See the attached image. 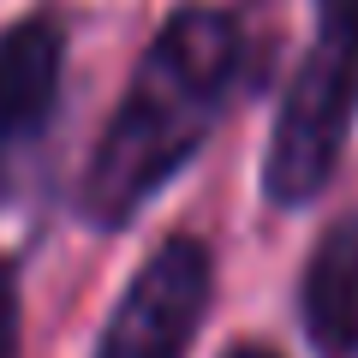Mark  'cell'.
Here are the masks:
<instances>
[{
	"instance_id": "6da1fadb",
	"label": "cell",
	"mask_w": 358,
	"mask_h": 358,
	"mask_svg": "<svg viewBox=\"0 0 358 358\" xmlns=\"http://www.w3.org/2000/svg\"><path fill=\"white\" fill-rule=\"evenodd\" d=\"M263 30L233 6H179L143 48L108 131L78 179V215L120 233L215 138L227 108L263 78Z\"/></svg>"
},
{
	"instance_id": "7a4b0ae2",
	"label": "cell",
	"mask_w": 358,
	"mask_h": 358,
	"mask_svg": "<svg viewBox=\"0 0 358 358\" xmlns=\"http://www.w3.org/2000/svg\"><path fill=\"white\" fill-rule=\"evenodd\" d=\"M358 120V0H317V36L281 96L263 155V197L275 209H305L341 173Z\"/></svg>"
},
{
	"instance_id": "3957f363",
	"label": "cell",
	"mask_w": 358,
	"mask_h": 358,
	"mask_svg": "<svg viewBox=\"0 0 358 358\" xmlns=\"http://www.w3.org/2000/svg\"><path fill=\"white\" fill-rule=\"evenodd\" d=\"M209 293H215L209 245L192 233L162 239L126 281L102 341H96V358H192V341L209 317Z\"/></svg>"
},
{
	"instance_id": "277c9868",
	"label": "cell",
	"mask_w": 358,
	"mask_h": 358,
	"mask_svg": "<svg viewBox=\"0 0 358 358\" xmlns=\"http://www.w3.org/2000/svg\"><path fill=\"white\" fill-rule=\"evenodd\" d=\"M66 72V24L48 13H30L0 30V197L13 192L24 155L42 143L60 102Z\"/></svg>"
},
{
	"instance_id": "5b68a950",
	"label": "cell",
	"mask_w": 358,
	"mask_h": 358,
	"mask_svg": "<svg viewBox=\"0 0 358 358\" xmlns=\"http://www.w3.org/2000/svg\"><path fill=\"white\" fill-rule=\"evenodd\" d=\"M299 322L322 358H358V203L310 245L299 275Z\"/></svg>"
},
{
	"instance_id": "8992f818",
	"label": "cell",
	"mask_w": 358,
	"mask_h": 358,
	"mask_svg": "<svg viewBox=\"0 0 358 358\" xmlns=\"http://www.w3.org/2000/svg\"><path fill=\"white\" fill-rule=\"evenodd\" d=\"M18 341H24V310H18V275H13V263L0 257V358H18Z\"/></svg>"
},
{
	"instance_id": "52a82bcc",
	"label": "cell",
	"mask_w": 358,
	"mask_h": 358,
	"mask_svg": "<svg viewBox=\"0 0 358 358\" xmlns=\"http://www.w3.org/2000/svg\"><path fill=\"white\" fill-rule=\"evenodd\" d=\"M221 358H281L275 346H257V341H239L233 352H221Z\"/></svg>"
}]
</instances>
